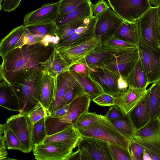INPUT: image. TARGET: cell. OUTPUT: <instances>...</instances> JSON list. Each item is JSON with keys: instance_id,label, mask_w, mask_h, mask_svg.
Masks as SVG:
<instances>
[{"instance_id": "obj_1", "label": "cell", "mask_w": 160, "mask_h": 160, "mask_svg": "<svg viewBox=\"0 0 160 160\" xmlns=\"http://www.w3.org/2000/svg\"><path fill=\"white\" fill-rule=\"evenodd\" d=\"M55 46L46 47L40 43L24 45L2 57L3 80L12 85L27 71L41 66L52 53Z\"/></svg>"}, {"instance_id": "obj_2", "label": "cell", "mask_w": 160, "mask_h": 160, "mask_svg": "<svg viewBox=\"0 0 160 160\" xmlns=\"http://www.w3.org/2000/svg\"><path fill=\"white\" fill-rule=\"evenodd\" d=\"M160 6H152L135 22L138 47L160 49Z\"/></svg>"}, {"instance_id": "obj_3", "label": "cell", "mask_w": 160, "mask_h": 160, "mask_svg": "<svg viewBox=\"0 0 160 160\" xmlns=\"http://www.w3.org/2000/svg\"><path fill=\"white\" fill-rule=\"evenodd\" d=\"M43 67L40 66L27 71L12 86L18 98L20 111L27 114L39 102L36 89L38 78Z\"/></svg>"}, {"instance_id": "obj_4", "label": "cell", "mask_w": 160, "mask_h": 160, "mask_svg": "<svg viewBox=\"0 0 160 160\" xmlns=\"http://www.w3.org/2000/svg\"><path fill=\"white\" fill-rule=\"evenodd\" d=\"M91 99L84 94L76 98L70 103L67 112L63 116L54 118L49 115L45 117L47 135H50L73 125L83 113L88 111Z\"/></svg>"}, {"instance_id": "obj_5", "label": "cell", "mask_w": 160, "mask_h": 160, "mask_svg": "<svg viewBox=\"0 0 160 160\" xmlns=\"http://www.w3.org/2000/svg\"><path fill=\"white\" fill-rule=\"evenodd\" d=\"M76 129L81 136L99 139L127 149L131 141L120 133L109 119L101 114L97 121L85 127Z\"/></svg>"}, {"instance_id": "obj_6", "label": "cell", "mask_w": 160, "mask_h": 160, "mask_svg": "<svg viewBox=\"0 0 160 160\" xmlns=\"http://www.w3.org/2000/svg\"><path fill=\"white\" fill-rule=\"evenodd\" d=\"M131 140L160 158V118L150 119L137 130Z\"/></svg>"}, {"instance_id": "obj_7", "label": "cell", "mask_w": 160, "mask_h": 160, "mask_svg": "<svg viewBox=\"0 0 160 160\" xmlns=\"http://www.w3.org/2000/svg\"><path fill=\"white\" fill-rule=\"evenodd\" d=\"M112 11L124 20L135 23L152 6L149 0H107Z\"/></svg>"}, {"instance_id": "obj_8", "label": "cell", "mask_w": 160, "mask_h": 160, "mask_svg": "<svg viewBox=\"0 0 160 160\" xmlns=\"http://www.w3.org/2000/svg\"><path fill=\"white\" fill-rule=\"evenodd\" d=\"M139 58L138 47H137L131 49L119 51L112 54L102 64L125 78Z\"/></svg>"}, {"instance_id": "obj_9", "label": "cell", "mask_w": 160, "mask_h": 160, "mask_svg": "<svg viewBox=\"0 0 160 160\" xmlns=\"http://www.w3.org/2000/svg\"><path fill=\"white\" fill-rule=\"evenodd\" d=\"M4 125L13 131L20 140L22 145L21 152L28 153L32 150L33 124L27 114L19 112L12 115L7 119Z\"/></svg>"}, {"instance_id": "obj_10", "label": "cell", "mask_w": 160, "mask_h": 160, "mask_svg": "<svg viewBox=\"0 0 160 160\" xmlns=\"http://www.w3.org/2000/svg\"><path fill=\"white\" fill-rule=\"evenodd\" d=\"M77 147L80 160H112L109 143L95 138L82 136Z\"/></svg>"}, {"instance_id": "obj_11", "label": "cell", "mask_w": 160, "mask_h": 160, "mask_svg": "<svg viewBox=\"0 0 160 160\" xmlns=\"http://www.w3.org/2000/svg\"><path fill=\"white\" fill-rule=\"evenodd\" d=\"M57 77L54 78L51 76L43 69L40 73L36 82V89L38 101L47 111L55 99Z\"/></svg>"}, {"instance_id": "obj_12", "label": "cell", "mask_w": 160, "mask_h": 160, "mask_svg": "<svg viewBox=\"0 0 160 160\" xmlns=\"http://www.w3.org/2000/svg\"><path fill=\"white\" fill-rule=\"evenodd\" d=\"M119 75L102 64L94 68H90V77L100 87L103 92L114 97L121 93L117 86Z\"/></svg>"}, {"instance_id": "obj_13", "label": "cell", "mask_w": 160, "mask_h": 160, "mask_svg": "<svg viewBox=\"0 0 160 160\" xmlns=\"http://www.w3.org/2000/svg\"><path fill=\"white\" fill-rule=\"evenodd\" d=\"M140 58L148 83L160 81V49L138 47Z\"/></svg>"}, {"instance_id": "obj_14", "label": "cell", "mask_w": 160, "mask_h": 160, "mask_svg": "<svg viewBox=\"0 0 160 160\" xmlns=\"http://www.w3.org/2000/svg\"><path fill=\"white\" fill-rule=\"evenodd\" d=\"M59 1L47 3L25 15L23 19L25 26L50 23L55 22L59 15Z\"/></svg>"}, {"instance_id": "obj_15", "label": "cell", "mask_w": 160, "mask_h": 160, "mask_svg": "<svg viewBox=\"0 0 160 160\" xmlns=\"http://www.w3.org/2000/svg\"><path fill=\"white\" fill-rule=\"evenodd\" d=\"M101 44V37L95 35L90 39L80 44L57 49L71 66L85 58L92 49Z\"/></svg>"}, {"instance_id": "obj_16", "label": "cell", "mask_w": 160, "mask_h": 160, "mask_svg": "<svg viewBox=\"0 0 160 160\" xmlns=\"http://www.w3.org/2000/svg\"><path fill=\"white\" fill-rule=\"evenodd\" d=\"M95 27V35L102 38L114 35L124 20L118 16L110 8L98 14Z\"/></svg>"}, {"instance_id": "obj_17", "label": "cell", "mask_w": 160, "mask_h": 160, "mask_svg": "<svg viewBox=\"0 0 160 160\" xmlns=\"http://www.w3.org/2000/svg\"><path fill=\"white\" fill-rule=\"evenodd\" d=\"M73 148L53 144L42 143L33 146L32 150L38 160H67Z\"/></svg>"}, {"instance_id": "obj_18", "label": "cell", "mask_w": 160, "mask_h": 160, "mask_svg": "<svg viewBox=\"0 0 160 160\" xmlns=\"http://www.w3.org/2000/svg\"><path fill=\"white\" fill-rule=\"evenodd\" d=\"M147 90L129 87L115 96V105L118 106L125 115L129 113L141 102Z\"/></svg>"}, {"instance_id": "obj_19", "label": "cell", "mask_w": 160, "mask_h": 160, "mask_svg": "<svg viewBox=\"0 0 160 160\" xmlns=\"http://www.w3.org/2000/svg\"><path fill=\"white\" fill-rule=\"evenodd\" d=\"M97 16L93 15L89 21L78 27L75 32L68 37L60 40L55 46L60 48L75 45L88 41L95 35L94 30Z\"/></svg>"}, {"instance_id": "obj_20", "label": "cell", "mask_w": 160, "mask_h": 160, "mask_svg": "<svg viewBox=\"0 0 160 160\" xmlns=\"http://www.w3.org/2000/svg\"><path fill=\"white\" fill-rule=\"evenodd\" d=\"M81 136L73 125L50 135H47L44 140L43 143L57 144L66 148H74Z\"/></svg>"}, {"instance_id": "obj_21", "label": "cell", "mask_w": 160, "mask_h": 160, "mask_svg": "<svg viewBox=\"0 0 160 160\" xmlns=\"http://www.w3.org/2000/svg\"><path fill=\"white\" fill-rule=\"evenodd\" d=\"M92 3L90 0H84L74 10L63 15H58L55 22L58 27L93 16Z\"/></svg>"}, {"instance_id": "obj_22", "label": "cell", "mask_w": 160, "mask_h": 160, "mask_svg": "<svg viewBox=\"0 0 160 160\" xmlns=\"http://www.w3.org/2000/svg\"><path fill=\"white\" fill-rule=\"evenodd\" d=\"M150 92L149 88L141 102L128 114L136 131L144 126L150 120Z\"/></svg>"}, {"instance_id": "obj_23", "label": "cell", "mask_w": 160, "mask_h": 160, "mask_svg": "<svg viewBox=\"0 0 160 160\" xmlns=\"http://www.w3.org/2000/svg\"><path fill=\"white\" fill-rule=\"evenodd\" d=\"M51 76L56 78L60 74L69 71L71 66L59 51L54 46L48 58L40 65Z\"/></svg>"}, {"instance_id": "obj_24", "label": "cell", "mask_w": 160, "mask_h": 160, "mask_svg": "<svg viewBox=\"0 0 160 160\" xmlns=\"http://www.w3.org/2000/svg\"><path fill=\"white\" fill-rule=\"evenodd\" d=\"M0 106L9 110L20 111L17 96L12 85L5 80L0 82Z\"/></svg>"}, {"instance_id": "obj_25", "label": "cell", "mask_w": 160, "mask_h": 160, "mask_svg": "<svg viewBox=\"0 0 160 160\" xmlns=\"http://www.w3.org/2000/svg\"><path fill=\"white\" fill-rule=\"evenodd\" d=\"M125 79L128 87L131 88H146L149 84L140 58L137 61L132 69Z\"/></svg>"}, {"instance_id": "obj_26", "label": "cell", "mask_w": 160, "mask_h": 160, "mask_svg": "<svg viewBox=\"0 0 160 160\" xmlns=\"http://www.w3.org/2000/svg\"><path fill=\"white\" fill-rule=\"evenodd\" d=\"M118 51L117 49L101 44L92 49L85 58L88 66L94 68L101 65L112 54Z\"/></svg>"}, {"instance_id": "obj_27", "label": "cell", "mask_w": 160, "mask_h": 160, "mask_svg": "<svg viewBox=\"0 0 160 160\" xmlns=\"http://www.w3.org/2000/svg\"><path fill=\"white\" fill-rule=\"evenodd\" d=\"M69 71L61 73L57 78V89L55 100L47 111L48 114L64 106L63 99L67 91Z\"/></svg>"}, {"instance_id": "obj_28", "label": "cell", "mask_w": 160, "mask_h": 160, "mask_svg": "<svg viewBox=\"0 0 160 160\" xmlns=\"http://www.w3.org/2000/svg\"><path fill=\"white\" fill-rule=\"evenodd\" d=\"M25 29V26L23 25L15 28L2 39L0 42V56L2 57L14 49Z\"/></svg>"}, {"instance_id": "obj_29", "label": "cell", "mask_w": 160, "mask_h": 160, "mask_svg": "<svg viewBox=\"0 0 160 160\" xmlns=\"http://www.w3.org/2000/svg\"><path fill=\"white\" fill-rule=\"evenodd\" d=\"M86 93L82 86L69 71L67 89L63 99V106L69 104L76 98Z\"/></svg>"}, {"instance_id": "obj_30", "label": "cell", "mask_w": 160, "mask_h": 160, "mask_svg": "<svg viewBox=\"0 0 160 160\" xmlns=\"http://www.w3.org/2000/svg\"><path fill=\"white\" fill-rule=\"evenodd\" d=\"M70 72L80 82L86 94L90 97L91 100L103 93L100 87L92 79L90 75L86 76L72 72Z\"/></svg>"}, {"instance_id": "obj_31", "label": "cell", "mask_w": 160, "mask_h": 160, "mask_svg": "<svg viewBox=\"0 0 160 160\" xmlns=\"http://www.w3.org/2000/svg\"><path fill=\"white\" fill-rule=\"evenodd\" d=\"M116 36L137 46V32L135 23L124 21L119 27L114 35Z\"/></svg>"}, {"instance_id": "obj_32", "label": "cell", "mask_w": 160, "mask_h": 160, "mask_svg": "<svg viewBox=\"0 0 160 160\" xmlns=\"http://www.w3.org/2000/svg\"><path fill=\"white\" fill-rule=\"evenodd\" d=\"M109 120L120 133L128 139L131 140L136 130L128 115Z\"/></svg>"}, {"instance_id": "obj_33", "label": "cell", "mask_w": 160, "mask_h": 160, "mask_svg": "<svg viewBox=\"0 0 160 160\" xmlns=\"http://www.w3.org/2000/svg\"><path fill=\"white\" fill-rule=\"evenodd\" d=\"M150 119L160 118V81L152 83L150 88Z\"/></svg>"}, {"instance_id": "obj_34", "label": "cell", "mask_w": 160, "mask_h": 160, "mask_svg": "<svg viewBox=\"0 0 160 160\" xmlns=\"http://www.w3.org/2000/svg\"><path fill=\"white\" fill-rule=\"evenodd\" d=\"M101 39L102 45L119 51L129 50L138 47L134 44L124 41L114 35L105 37Z\"/></svg>"}, {"instance_id": "obj_35", "label": "cell", "mask_w": 160, "mask_h": 160, "mask_svg": "<svg viewBox=\"0 0 160 160\" xmlns=\"http://www.w3.org/2000/svg\"><path fill=\"white\" fill-rule=\"evenodd\" d=\"M25 26L31 34L41 39L48 34L56 36L57 26L55 22L47 24Z\"/></svg>"}, {"instance_id": "obj_36", "label": "cell", "mask_w": 160, "mask_h": 160, "mask_svg": "<svg viewBox=\"0 0 160 160\" xmlns=\"http://www.w3.org/2000/svg\"><path fill=\"white\" fill-rule=\"evenodd\" d=\"M90 18L75 21L60 27H57L56 32V35L59 37L60 40L68 37L74 33L78 28L88 22Z\"/></svg>"}, {"instance_id": "obj_37", "label": "cell", "mask_w": 160, "mask_h": 160, "mask_svg": "<svg viewBox=\"0 0 160 160\" xmlns=\"http://www.w3.org/2000/svg\"><path fill=\"white\" fill-rule=\"evenodd\" d=\"M45 117L33 124L32 138L33 146L42 143L47 136L45 127Z\"/></svg>"}, {"instance_id": "obj_38", "label": "cell", "mask_w": 160, "mask_h": 160, "mask_svg": "<svg viewBox=\"0 0 160 160\" xmlns=\"http://www.w3.org/2000/svg\"><path fill=\"white\" fill-rule=\"evenodd\" d=\"M3 133L6 148L8 149L18 150L21 151L22 145L21 142L13 131L5 125Z\"/></svg>"}, {"instance_id": "obj_39", "label": "cell", "mask_w": 160, "mask_h": 160, "mask_svg": "<svg viewBox=\"0 0 160 160\" xmlns=\"http://www.w3.org/2000/svg\"><path fill=\"white\" fill-rule=\"evenodd\" d=\"M109 148L112 160H132L128 149L111 143H109Z\"/></svg>"}, {"instance_id": "obj_40", "label": "cell", "mask_w": 160, "mask_h": 160, "mask_svg": "<svg viewBox=\"0 0 160 160\" xmlns=\"http://www.w3.org/2000/svg\"><path fill=\"white\" fill-rule=\"evenodd\" d=\"M100 117V114L87 111L80 115L73 126L75 128H84L98 120Z\"/></svg>"}, {"instance_id": "obj_41", "label": "cell", "mask_w": 160, "mask_h": 160, "mask_svg": "<svg viewBox=\"0 0 160 160\" xmlns=\"http://www.w3.org/2000/svg\"><path fill=\"white\" fill-rule=\"evenodd\" d=\"M84 0H60L59 15L67 14L75 9Z\"/></svg>"}, {"instance_id": "obj_42", "label": "cell", "mask_w": 160, "mask_h": 160, "mask_svg": "<svg viewBox=\"0 0 160 160\" xmlns=\"http://www.w3.org/2000/svg\"><path fill=\"white\" fill-rule=\"evenodd\" d=\"M31 122L33 124L48 115L45 108L39 102L37 105L27 114Z\"/></svg>"}, {"instance_id": "obj_43", "label": "cell", "mask_w": 160, "mask_h": 160, "mask_svg": "<svg viewBox=\"0 0 160 160\" xmlns=\"http://www.w3.org/2000/svg\"><path fill=\"white\" fill-rule=\"evenodd\" d=\"M144 148L137 142L131 140L128 150L132 160H142Z\"/></svg>"}, {"instance_id": "obj_44", "label": "cell", "mask_w": 160, "mask_h": 160, "mask_svg": "<svg viewBox=\"0 0 160 160\" xmlns=\"http://www.w3.org/2000/svg\"><path fill=\"white\" fill-rule=\"evenodd\" d=\"M69 71L84 76L90 75V68L86 63L85 58L72 65Z\"/></svg>"}, {"instance_id": "obj_45", "label": "cell", "mask_w": 160, "mask_h": 160, "mask_svg": "<svg viewBox=\"0 0 160 160\" xmlns=\"http://www.w3.org/2000/svg\"><path fill=\"white\" fill-rule=\"evenodd\" d=\"M41 41L40 38L31 34L26 28L24 32L19 41L15 46L14 49L21 47L24 45H31L40 43Z\"/></svg>"}, {"instance_id": "obj_46", "label": "cell", "mask_w": 160, "mask_h": 160, "mask_svg": "<svg viewBox=\"0 0 160 160\" xmlns=\"http://www.w3.org/2000/svg\"><path fill=\"white\" fill-rule=\"evenodd\" d=\"M115 99L114 96L103 92L92 100L100 106H110L115 105Z\"/></svg>"}, {"instance_id": "obj_47", "label": "cell", "mask_w": 160, "mask_h": 160, "mask_svg": "<svg viewBox=\"0 0 160 160\" xmlns=\"http://www.w3.org/2000/svg\"><path fill=\"white\" fill-rule=\"evenodd\" d=\"M125 115L120 108L114 105L110 106L108 111L104 116L110 120L118 119Z\"/></svg>"}, {"instance_id": "obj_48", "label": "cell", "mask_w": 160, "mask_h": 160, "mask_svg": "<svg viewBox=\"0 0 160 160\" xmlns=\"http://www.w3.org/2000/svg\"><path fill=\"white\" fill-rule=\"evenodd\" d=\"M22 0H4L1 9L10 12L16 10L20 4Z\"/></svg>"}, {"instance_id": "obj_49", "label": "cell", "mask_w": 160, "mask_h": 160, "mask_svg": "<svg viewBox=\"0 0 160 160\" xmlns=\"http://www.w3.org/2000/svg\"><path fill=\"white\" fill-rule=\"evenodd\" d=\"M93 15L97 16L100 13L110 7L105 0H98L95 4H92Z\"/></svg>"}, {"instance_id": "obj_50", "label": "cell", "mask_w": 160, "mask_h": 160, "mask_svg": "<svg viewBox=\"0 0 160 160\" xmlns=\"http://www.w3.org/2000/svg\"><path fill=\"white\" fill-rule=\"evenodd\" d=\"M60 39L59 37L58 36L48 34L41 39L40 43L46 47L56 46L58 43Z\"/></svg>"}, {"instance_id": "obj_51", "label": "cell", "mask_w": 160, "mask_h": 160, "mask_svg": "<svg viewBox=\"0 0 160 160\" xmlns=\"http://www.w3.org/2000/svg\"><path fill=\"white\" fill-rule=\"evenodd\" d=\"M70 103L64 106L57 110L48 115L54 118H58L64 115L67 112Z\"/></svg>"}, {"instance_id": "obj_52", "label": "cell", "mask_w": 160, "mask_h": 160, "mask_svg": "<svg viewBox=\"0 0 160 160\" xmlns=\"http://www.w3.org/2000/svg\"><path fill=\"white\" fill-rule=\"evenodd\" d=\"M117 86L118 90L121 92L128 87L125 79L120 74L117 80Z\"/></svg>"}, {"instance_id": "obj_53", "label": "cell", "mask_w": 160, "mask_h": 160, "mask_svg": "<svg viewBox=\"0 0 160 160\" xmlns=\"http://www.w3.org/2000/svg\"><path fill=\"white\" fill-rule=\"evenodd\" d=\"M80 160V151L77 150L75 152H72L67 159V160Z\"/></svg>"}, {"instance_id": "obj_54", "label": "cell", "mask_w": 160, "mask_h": 160, "mask_svg": "<svg viewBox=\"0 0 160 160\" xmlns=\"http://www.w3.org/2000/svg\"><path fill=\"white\" fill-rule=\"evenodd\" d=\"M6 145L3 136L0 137V151L6 150Z\"/></svg>"}, {"instance_id": "obj_55", "label": "cell", "mask_w": 160, "mask_h": 160, "mask_svg": "<svg viewBox=\"0 0 160 160\" xmlns=\"http://www.w3.org/2000/svg\"><path fill=\"white\" fill-rule=\"evenodd\" d=\"M142 160H152L149 154L146 152L145 148L143 154Z\"/></svg>"}, {"instance_id": "obj_56", "label": "cell", "mask_w": 160, "mask_h": 160, "mask_svg": "<svg viewBox=\"0 0 160 160\" xmlns=\"http://www.w3.org/2000/svg\"><path fill=\"white\" fill-rule=\"evenodd\" d=\"M151 4L154 6H160V0H149Z\"/></svg>"}, {"instance_id": "obj_57", "label": "cell", "mask_w": 160, "mask_h": 160, "mask_svg": "<svg viewBox=\"0 0 160 160\" xmlns=\"http://www.w3.org/2000/svg\"><path fill=\"white\" fill-rule=\"evenodd\" d=\"M2 80H3V77L1 65H0V82Z\"/></svg>"}, {"instance_id": "obj_58", "label": "cell", "mask_w": 160, "mask_h": 160, "mask_svg": "<svg viewBox=\"0 0 160 160\" xmlns=\"http://www.w3.org/2000/svg\"><path fill=\"white\" fill-rule=\"evenodd\" d=\"M3 129L0 130V137L2 136V134L3 133Z\"/></svg>"}, {"instance_id": "obj_59", "label": "cell", "mask_w": 160, "mask_h": 160, "mask_svg": "<svg viewBox=\"0 0 160 160\" xmlns=\"http://www.w3.org/2000/svg\"><path fill=\"white\" fill-rule=\"evenodd\" d=\"M5 127L4 124H0V130L4 128Z\"/></svg>"}, {"instance_id": "obj_60", "label": "cell", "mask_w": 160, "mask_h": 160, "mask_svg": "<svg viewBox=\"0 0 160 160\" xmlns=\"http://www.w3.org/2000/svg\"><path fill=\"white\" fill-rule=\"evenodd\" d=\"M2 0H0V12L1 10V9L2 7Z\"/></svg>"}]
</instances>
